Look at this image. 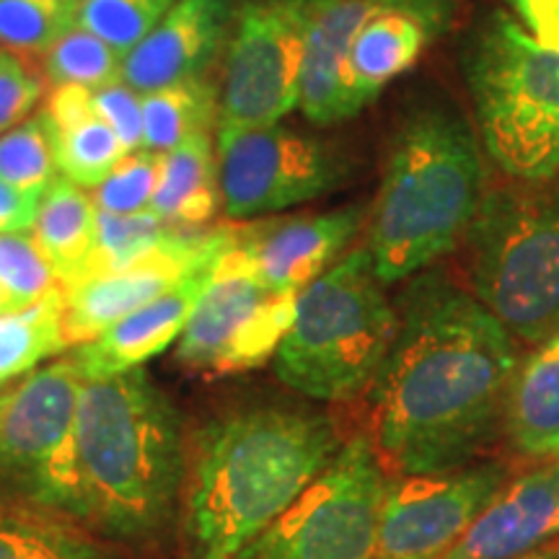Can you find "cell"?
<instances>
[{"label":"cell","instance_id":"obj_1","mask_svg":"<svg viewBox=\"0 0 559 559\" xmlns=\"http://www.w3.org/2000/svg\"><path fill=\"white\" fill-rule=\"evenodd\" d=\"M400 326L368 394V438L389 477L474 464L506 423L519 340L443 270L404 280Z\"/></svg>","mask_w":559,"mask_h":559},{"label":"cell","instance_id":"obj_2","mask_svg":"<svg viewBox=\"0 0 559 559\" xmlns=\"http://www.w3.org/2000/svg\"><path fill=\"white\" fill-rule=\"evenodd\" d=\"M342 443L332 417L283 404L230 409L200 425L185 443L181 559H241Z\"/></svg>","mask_w":559,"mask_h":559},{"label":"cell","instance_id":"obj_3","mask_svg":"<svg viewBox=\"0 0 559 559\" xmlns=\"http://www.w3.org/2000/svg\"><path fill=\"white\" fill-rule=\"evenodd\" d=\"M185 430L143 368L83 381L75 409V519L111 544L158 539L177 521Z\"/></svg>","mask_w":559,"mask_h":559},{"label":"cell","instance_id":"obj_4","mask_svg":"<svg viewBox=\"0 0 559 559\" xmlns=\"http://www.w3.org/2000/svg\"><path fill=\"white\" fill-rule=\"evenodd\" d=\"M477 135L440 102L412 109L391 138L370 210L368 251L383 285H400L461 247L485 198Z\"/></svg>","mask_w":559,"mask_h":559},{"label":"cell","instance_id":"obj_5","mask_svg":"<svg viewBox=\"0 0 559 559\" xmlns=\"http://www.w3.org/2000/svg\"><path fill=\"white\" fill-rule=\"evenodd\" d=\"M368 249H355L298 293L275 376L313 402L366 394L394 345L400 313Z\"/></svg>","mask_w":559,"mask_h":559},{"label":"cell","instance_id":"obj_6","mask_svg":"<svg viewBox=\"0 0 559 559\" xmlns=\"http://www.w3.org/2000/svg\"><path fill=\"white\" fill-rule=\"evenodd\" d=\"M464 73L489 160L526 185L559 177V52L492 11L466 41Z\"/></svg>","mask_w":559,"mask_h":559},{"label":"cell","instance_id":"obj_7","mask_svg":"<svg viewBox=\"0 0 559 559\" xmlns=\"http://www.w3.org/2000/svg\"><path fill=\"white\" fill-rule=\"evenodd\" d=\"M466 290L519 342L559 332V192L495 187L464 241Z\"/></svg>","mask_w":559,"mask_h":559},{"label":"cell","instance_id":"obj_8","mask_svg":"<svg viewBox=\"0 0 559 559\" xmlns=\"http://www.w3.org/2000/svg\"><path fill=\"white\" fill-rule=\"evenodd\" d=\"M389 472L368 436H349L324 472L241 559H373Z\"/></svg>","mask_w":559,"mask_h":559},{"label":"cell","instance_id":"obj_9","mask_svg":"<svg viewBox=\"0 0 559 559\" xmlns=\"http://www.w3.org/2000/svg\"><path fill=\"white\" fill-rule=\"evenodd\" d=\"M83 376L68 358L0 391V495L75 519L73 430Z\"/></svg>","mask_w":559,"mask_h":559},{"label":"cell","instance_id":"obj_10","mask_svg":"<svg viewBox=\"0 0 559 559\" xmlns=\"http://www.w3.org/2000/svg\"><path fill=\"white\" fill-rule=\"evenodd\" d=\"M298 296L270 290L247 254L230 243L215 262L177 345V360L202 376H230L275 358Z\"/></svg>","mask_w":559,"mask_h":559},{"label":"cell","instance_id":"obj_11","mask_svg":"<svg viewBox=\"0 0 559 559\" xmlns=\"http://www.w3.org/2000/svg\"><path fill=\"white\" fill-rule=\"evenodd\" d=\"M317 0H251L226 52L218 128H262L298 109L306 32Z\"/></svg>","mask_w":559,"mask_h":559},{"label":"cell","instance_id":"obj_12","mask_svg":"<svg viewBox=\"0 0 559 559\" xmlns=\"http://www.w3.org/2000/svg\"><path fill=\"white\" fill-rule=\"evenodd\" d=\"M226 215L251 221L319 200L345 177V160L324 140L283 128H218L215 140Z\"/></svg>","mask_w":559,"mask_h":559},{"label":"cell","instance_id":"obj_13","mask_svg":"<svg viewBox=\"0 0 559 559\" xmlns=\"http://www.w3.org/2000/svg\"><path fill=\"white\" fill-rule=\"evenodd\" d=\"M508 479L510 469L502 461H474L443 474L389 477L373 559H440Z\"/></svg>","mask_w":559,"mask_h":559},{"label":"cell","instance_id":"obj_14","mask_svg":"<svg viewBox=\"0 0 559 559\" xmlns=\"http://www.w3.org/2000/svg\"><path fill=\"white\" fill-rule=\"evenodd\" d=\"M228 241L230 226L215 230L177 228V234L164 247L151 251L130 267L70 285L66 288V306H62L66 345L79 347L96 340L111 324L138 311L140 306L151 304L200 264L221 257Z\"/></svg>","mask_w":559,"mask_h":559},{"label":"cell","instance_id":"obj_15","mask_svg":"<svg viewBox=\"0 0 559 559\" xmlns=\"http://www.w3.org/2000/svg\"><path fill=\"white\" fill-rule=\"evenodd\" d=\"M362 226L366 207L349 205L234 226V241L270 290L298 296L342 260Z\"/></svg>","mask_w":559,"mask_h":559},{"label":"cell","instance_id":"obj_16","mask_svg":"<svg viewBox=\"0 0 559 559\" xmlns=\"http://www.w3.org/2000/svg\"><path fill=\"white\" fill-rule=\"evenodd\" d=\"M453 0H389L370 13L347 52V96L353 115L366 109L396 75L449 26Z\"/></svg>","mask_w":559,"mask_h":559},{"label":"cell","instance_id":"obj_17","mask_svg":"<svg viewBox=\"0 0 559 559\" xmlns=\"http://www.w3.org/2000/svg\"><path fill=\"white\" fill-rule=\"evenodd\" d=\"M559 539V459L508 479L440 559H521Z\"/></svg>","mask_w":559,"mask_h":559},{"label":"cell","instance_id":"obj_18","mask_svg":"<svg viewBox=\"0 0 559 559\" xmlns=\"http://www.w3.org/2000/svg\"><path fill=\"white\" fill-rule=\"evenodd\" d=\"M230 24L228 0H177L122 58L120 79L138 94L202 79L218 58Z\"/></svg>","mask_w":559,"mask_h":559},{"label":"cell","instance_id":"obj_19","mask_svg":"<svg viewBox=\"0 0 559 559\" xmlns=\"http://www.w3.org/2000/svg\"><path fill=\"white\" fill-rule=\"evenodd\" d=\"M215 262L218 257L213 262L200 264L198 270L181 277L177 285L160 293L151 304L140 306L138 311L111 324L96 340L73 347L70 360L75 362L83 379H107V376L143 368L145 362L164 353L174 340H179L210 275H213Z\"/></svg>","mask_w":559,"mask_h":559},{"label":"cell","instance_id":"obj_20","mask_svg":"<svg viewBox=\"0 0 559 559\" xmlns=\"http://www.w3.org/2000/svg\"><path fill=\"white\" fill-rule=\"evenodd\" d=\"M389 0H317L306 32L304 66H300L298 109L313 124L349 120L347 52L353 37Z\"/></svg>","mask_w":559,"mask_h":559},{"label":"cell","instance_id":"obj_21","mask_svg":"<svg viewBox=\"0 0 559 559\" xmlns=\"http://www.w3.org/2000/svg\"><path fill=\"white\" fill-rule=\"evenodd\" d=\"M502 432L523 456L559 459V332L521 358L510 381Z\"/></svg>","mask_w":559,"mask_h":559},{"label":"cell","instance_id":"obj_22","mask_svg":"<svg viewBox=\"0 0 559 559\" xmlns=\"http://www.w3.org/2000/svg\"><path fill=\"white\" fill-rule=\"evenodd\" d=\"M0 559H120L73 515L0 495Z\"/></svg>","mask_w":559,"mask_h":559},{"label":"cell","instance_id":"obj_23","mask_svg":"<svg viewBox=\"0 0 559 559\" xmlns=\"http://www.w3.org/2000/svg\"><path fill=\"white\" fill-rule=\"evenodd\" d=\"M223 205L221 174L210 130L185 138L164 153L151 210L174 228H202Z\"/></svg>","mask_w":559,"mask_h":559},{"label":"cell","instance_id":"obj_24","mask_svg":"<svg viewBox=\"0 0 559 559\" xmlns=\"http://www.w3.org/2000/svg\"><path fill=\"white\" fill-rule=\"evenodd\" d=\"M96 213L94 198L66 177H55L41 192L32 236L62 288L75 283L86 267L96 239Z\"/></svg>","mask_w":559,"mask_h":559},{"label":"cell","instance_id":"obj_25","mask_svg":"<svg viewBox=\"0 0 559 559\" xmlns=\"http://www.w3.org/2000/svg\"><path fill=\"white\" fill-rule=\"evenodd\" d=\"M143 96V148L169 153L185 138L218 122V91L205 79L171 83Z\"/></svg>","mask_w":559,"mask_h":559},{"label":"cell","instance_id":"obj_26","mask_svg":"<svg viewBox=\"0 0 559 559\" xmlns=\"http://www.w3.org/2000/svg\"><path fill=\"white\" fill-rule=\"evenodd\" d=\"M66 288L21 311L0 313V383L19 379L41 360L68 349L62 337Z\"/></svg>","mask_w":559,"mask_h":559},{"label":"cell","instance_id":"obj_27","mask_svg":"<svg viewBox=\"0 0 559 559\" xmlns=\"http://www.w3.org/2000/svg\"><path fill=\"white\" fill-rule=\"evenodd\" d=\"M45 122L50 130L55 166H58L60 177L70 179L83 190H96L130 153L122 140L115 135V130L102 117H96L94 107L75 120L52 124L45 117Z\"/></svg>","mask_w":559,"mask_h":559},{"label":"cell","instance_id":"obj_28","mask_svg":"<svg viewBox=\"0 0 559 559\" xmlns=\"http://www.w3.org/2000/svg\"><path fill=\"white\" fill-rule=\"evenodd\" d=\"M174 234H177V228L160 221L151 207L132 215H115L99 210L96 213L94 249H91L86 267H83L75 283L130 267V264L148 257L151 251L164 247Z\"/></svg>","mask_w":559,"mask_h":559},{"label":"cell","instance_id":"obj_29","mask_svg":"<svg viewBox=\"0 0 559 559\" xmlns=\"http://www.w3.org/2000/svg\"><path fill=\"white\" fill-rule=\"evenodd\" d=\"M79 0H0V47L21 58H45L75 26Z\"/></svg>","mask_w":559,"mask_h":559},{"label":"cell","instance_id":"obj_30","mask_svg":"<svg viewBox=\"0 0 559 559\" xmlns=\"http://www.w3.org/2000/svg\"><path fill=\"white\" fill-rule=\"evenodd\" d=\"M122 52L107 45L102 37L75 24L66 37L52 45L41 58V75L52 86H86L91 91L120 81Z\"/></svg>","mask_w":559,"mask_h":559},{"label":"cell","instance_id":"obj_31","mask_svg":"<svg viewBox=\"0 0 559 559\" xmlns=\"http://www.w3.org/2000/svg\"><path fill=\"white\" fill-rule=\"evenodd\" d=\"M62 283L32 234H0V304L3 313L37 304Z\"/></svg>","mask_w":559,"mask_h":559},{"label":"cell","instance_id":"obj_32","mask_svg":"<svg viewBox=\"0 0 559 559\" xmlns=\"http://www.w3.org/2000/svg\"><path fill=\"white\" fill-rule=\"evenodd\" d=\"M177 0H79L75 24L128 55L153 32Z\"/></svg>","mask_w":559,"mask_h":559},{"label":"cell","instance_id":"obj_33","mask_svg":"<svg viewBox=\"0 0 559 559\" xmlns=\"http://www.w3.org/2000/svg\"><path fill=\"white\" fill-rule=\"evenodd\" d=\"M55 177L58 166L41 111L0 135V179L24 192L41 194Z\"/></svg>","mask_w":559,"mask_h":559},{"label":"cell","instance_id":"obj_34","mask_svg":"<svg viewBox=\"0 0 559 559\" xmlns=\"http://www.w3.org/2000/svg\"><path fill=\"white\" fill-rule=\"evenodd\" d=\"M160 164H164V153L148 148L128 153L120 160V166L91 194L96 210L115 215H132L148 210L153 194H156Z\"/></svg>","mask_w":559,"mask_h":559},{"label":"cell","instance_id":"obj_35","mask_svg":"<svg viewBox=\"0 0 559 559\" xmlns=\"http://www.w3.org/2000/svg\"><path fill=\"white\" fill-rule=\"evenodd\" d=\"M45 91V75L34 60L0 50V135L32 115Z\"/></svg>","mask_w":559,"mask_h":559},{"label":"cell","instance_id":"obj_36","mask_svg":"<svg viewBox=\"0 0 559 559\" xmlns=\"http://www.w3.org/2000/svg\"><path fill=\"white\" fill-rule=\"evenodd\" d=\"M91 107L96 117L115 130L130 153L143 148V96L132 91L122 79L91 91Z\"/></svg>","mask_w":559,"mask_h":559},{"label":"cell","instance_id":"obj_37","mask_svg":"<svg viewBox=\"0 0 559 559\" xmlns=\"http://www.w3.org/2000/svg\"><path fill=\"white\" fill-rule=\"evenodd\" d=\"M521 29L547 50L559 52V0H506Z\"/></svg>","mask_w":559,"mask_h":559},{"label":"cell","instance_id":"obj_38","mask_svg":"<svg viewBox=\"0 0 559 559\" xmlns=\"http://www.w3.org/2000/svg\"><path fill=\"white\" fill-rule=\"evenodd\" d=\"M41 194L19 190L0 179V234H29L37 221Z\"/></svg>","mask_w":559,"mask_h":559},{"label":"cell","instance_id":"obj_39","mask_svg":"<svg viewBox=\"0 0 559 559\" xmlns=\"http://www.w3.org/2000/svg\"><path fill=\"white\" fill-rule=\"evenodd\" d=\"M521 559H559V539H557V542H551V544H547V547H542V549L531 551V555L521 557Z\"/></svg>","mask_w":559,"mask_h":559},{"label":"cell","instance_id":"obj_40","mask_svg":"<svg viewBox=\"0 0 559 559\" xmlns=\"http://www.w3.org/2000/svg\"><path fill=\"white\" fill-rule=\"evenodd\" d=\"M0 313H3V304H0Z\"/></svg>","mask_w":559,"mask_h":559}]
</instances>
